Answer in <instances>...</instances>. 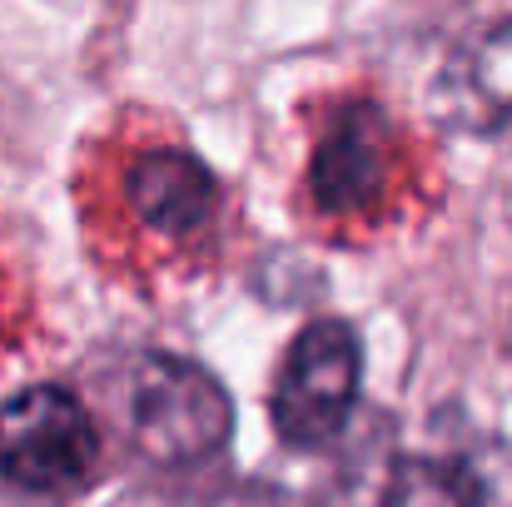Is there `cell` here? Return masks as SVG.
Listing matches in <instances>:
<instances>
[{
	"label": "cell",
	"instance_id": "7",
	"mask_svg": "<svg viewBox=\"0 0 512 507\" xmlns=\"http://www.w3.org/2000/svg\"><path fill=\"white\" fill-rule=\"evenodd\" d=\"M463 90L498 120H512V15L488 25L463 55Z\"/></svg>",
	"mask_w": 512,
	"mask_h": 507
},
{
	"label": "cell",
	"instance_id": "5",
	"mask_svg": "<svg viewBox=\"0 0 512 507\" xmlns=\"http://www.w3.org/2000/svg\"><path fill=\"white\" fill-rule=\"evenodd\" d=\"M125 194L135 204V214L155 229V234H199L214 209H219V184L214 169L189 150H150L140 155L125 174Z\"/></svg>",
	"mask_w": 512,
	"mask_h": 507
},
{
	"label": "cell",
	"instance_id": "4",
	"mask_svg": "<svg viewBox=\"0 0 512 507\" xmlns=\"http://www.w3.org/2000/svg\"><path fill=\"white\" fill-rule=\"evenodd\" d=\"M393 169V125L373 100H353L324 130L314 165H309V194L329 214H363L383 199Z\"/></svg>",
	"mask_w": 512,
	"mask_h": 507
},
{
	"label": "cell",
	"instance_id": "6",
	"mask_svg": "<svg viewBox=\"0 0 512 507\" xmlns=\"http://www.w3.org/2000/svg\"><path fill=\"white\" fill-rule=\"evenodd\" d=\"M343 507H463L458 458H388L368 493Z\"/></svg>",
	"mask_w": 512,
	"mask_h": 507
},
{
	"label": "cell",
	"instance_id": "2",
	"mask_svg": "<svg viewBox=\"0 0 512 507\" xmlns=\"http://www.w3.org/2000/svg\"><path fill=\"white\" fill-rule=\"evenodd\" d=\"M100 463V433L80 393L30 383L0 403V483L25 498H70Z\"/></svg>",
	"mask_w": 512,
	"mask_h": 507
},
{
	"label": "cell",
	"instance_id": "3",
	"mask_svg": "<svg viewBox=\"0 0 512 507\" xmlns=\"http://www.w3.org/2000/svg\"><path fill=\"white\" fill-rule=\"evenodd\" d=\"M363 393V338L343 319H314L289 343L274 393H269V418L284 448L319 453L339 443L353 408Z\"/></svg>",
	"mask_w": 512,
	"mask_h": 507
},
{
	"label": "cell",
	"instance_id": "1",
	"mask_svg": "<svg viewBox=\"0 0 512 507\" xmlns=\"http://www.w3.org/2000/svg\"><path fill=\"white\" fill-rule=\"evenodd\" d=\"M130 433L155 468H199L229 448L234 403L204 363L145 353L130 383Z\"/></svg>",
	"mask_w": 512,
	"mask_h": 507
}]
</instances>
